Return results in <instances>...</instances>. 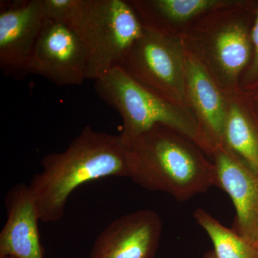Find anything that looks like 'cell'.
<instances>
[{
  "label": "cell",
  "instance_id": "obj_1",
  "mask_svg": "<svg viewBox=\"0 0 258 258\" xmlns=\"http://www.w3.org/2000/svg\"><path fill=\"white\" fill-rule=\"evenodd\" d=\"M42 170L32 176L29 189L40 221L55 222L64 216L70 195L93 180L128 177V149L120 135L86 125L60 152L42 158Z\"/></svg>",
  "mask_w": 258,
  "mask_h": 258
},
{
  "label": "cell",
  "instance_id": "obj_2",
  "mask_svg": "<svg viewBox=\"0 0 258 258\" xmlns=\"http://www.w3.org/2000/svg\"><path fill=\"white\" fill-rule=\"evenodd\" d=\"M126 144L129 178L144 189L186 202L216 184L213 162L174 129L157 125Z\"/></svg>",
  "mask_w": 258,
  "mask_h": 258
},
{
  "label": "cell",
  "instance_id": "obj_3",
  "mask_svg": "<svg viewBox=\"0 0 258 258\" xmlns=\"http://www.w3.org/2000/svg\"><path fill=\"white\" fill-rule=\"evenodd\" d=\"M45 18L61 22L80 37L88 54L87 79L118 67L143 35L137 12L123 0H42Z\"/></svg>",
  "mask_w": 258,
  "mask_h": 258
},
{
  "label": "cell",
  "instance_id": "obj_4",
  "mask_svg": "<svg viewBox=\"0 0 258 258\" xmlns=\"http://www.w3.org/2000/svg\"><path fill=\"white\" fill-rule=\"evenodd\" d=\"M94 82L97 95L121 116L120 135L125 144L153 127L162 125L187 137L205 153L212 154L215 150L195 115L151 92L120 66Z\"/></svg>",
  "mask_w": 258,
  "mask_h": 258
},
{
  "label": "cell",
  "instance_id": "obj_5",
  "mask_svg": "<svg viewBox=\"0 0 258 258\" xmlns=\"http://www.w3.org/2000/svg\"><path fill=\"white\" fill-rule=\"evenodd\" d=\"M144 26L143 35L131 47L120 67L151 92L186 108V55L181 43L167 32Z\"/></svg>",
  "mask_w": 258,
  "mask_h": 258
},
{
  "label": "cell",
  "instance_id": "obj_6",
  "mask_svg": "<svg viewBox=\"0 0 258 258\" xmlns=\"http://www.w3.org/2000/svg\"><path fill=\"white\" fill-rule=\"evenodd\" d=\"M88 54L70 27L45 19L29 60L28 74L38 75L56 86H80L87 79Z\"/></svg>",
  "mask_w": 258,
  "mask_h": 258
},
{
  "label": "cell",
  "instance_id": "obj_7",
  "mask_svg": "<svg viewBox=\"0 0 258 258\" xmlns=\"http://www.w3.org/2000/svg\"><path fill=\"white\" fill-rule=\"evenodd\" d=\"M0 69L8 77L24 79L45 16L42 0L1 2Z\"/></svg>",
  "mask_w": 258,
  "mask_h": 258
},
{
  "label": "cell",
  "instance_id": "obj_8",
  "mask_svg": "<svg viewBox=\"0 0 258 258\" xmlns=\"http://www.w3.org/2000/svg\"><path fill=\"white\" fill-rule=\"evenodd\" d=\"M212 156L215 186L229 195L235 206L232 228L258 250V174L223 144Z\"/></svg>",
  "mask_w": 258,
  "mask_h": 258
},
{
  "label": "cell",
  "instance_id": "obj_9",
  "mask_svg": "<svg viewBox=\"0 0 258 258\" xmlns=\"http://www.w3.org/2000/svg\"><path fill=\"white\" fill-rule=\"evenodd\" d=\"M162 221L157 212L140 210L120 216L101 231L89 258H154Z\"/></svg>",
  "mask_w": 258,
  "mask_h": 258
},
{
  "label": "cell",
  "instance_id": "obj_10",
  "mask_svg": "<svg viewBox=\"0 0 258 258\" xmlns=\"http://www.w3.org/2000/svg\"><path fill=\"white\" fill-rule=\"evenodd\" d=\"M257 3H245L240 15L219 28L209 42V62L224 86L237 83L252 60V30Z\"/></svg>",
  "mask_w": 258,
  "mask_h": 258
},
{
  "label": "cell",
  "instance_id": "obj_11",
  "mask_svg": "<svg viewBox=\"0 0 258 258\" xmlns=\"http://www.w3.org/2000/svg\"><path fill=\"white\" fill-rule=\"evenodd\" d=\"M5 205L8 219L0 232V258H45L28 185L18 183L10 188Z\"/></svg>",
  "mask_w": 258,
  "mask_h": 258
},
{
  "label": "cell",
  "instance_id": "obj_12",
  "mask_svg": "<svg viewBox=\"0 0 258 258\" xmlns=\"http://www.w3.org/2000/svg\"><path fill=\"white\" fill-rule=\"evenodd\" d=\"M186 100L215 149L222 145L227 108L208 69L197 57H185Z\"/></svg>",
  "mask_w": 258,
  "mask_h": 258
},
{
  "label": "cell",
  "instance_id": "obj_13",
  "mask_svg": "<svg viewBox=\"0 0 258 258\" xmlns=\"http://www.w3.org/2000/svg\"><path fill=\"white\" fill-rule=\"evenodd\" d=\"M222 144L258 174V106L246 95L227 108Z\"/></svg>",
  "mask_w": 258,
  "mask_h": 258
},
{
  "label": "cell",
  "instance_id": "obj_14",
  "mask_svg": "<svg viewBox=\"0 0 258 258\" xmlns=\"http://www.w3.org/2000/svg\"><path fill=\"white\" fill-rule=\"evenodd\" d=\"M193 217L211 240L217 258H258L257 249L233 229L222 225L206 210L197 209Z\"/></svg>",
  "mask_w": 258,
  "mask_h": 258
},
{
  "label": "cell",
  "instance_id": "obj_15",
  "mask_svg": "<svg viewBox=\"0 0 258 258\" xmlns=\"http://www.w3.org/2000/svg\"><path fill=\"white\" fill-rule=\"evenodd\" d=\"M252 60L242 76V87L246 94L253 97L258 95V2L252 30Z\"/></svg>",
  "mask_w": 258,
  "mask_h": 258
},
{
  "label": "cell",
  "instance_id": "obj_16",
  "mask_svg": "<svg viewBox=\"0 0 258 258\" xmlns=\"http://www.w3.org/2000/svg\"><path fill=\"white\" fill-rule=\"evenodd\" d=\"M203 258H217L213 250L208 251L204 254Z\"/></svg>",
  "mask_w": 258,
  "mask_h": 258
},
{
  "label": "cell",
  "instance_id": "obj_17",
  "mask_svg": "<svg viewBox=\"0 0 258 258\" xmlns=\"http://www.w3.org/2000/svg\"><path fill=\"white\" fill-rule=\"evenodd\" d=\"M253 98H254V100H255L256 103H257L258 106V95H257V96H253Z\"/></svg>",
  "mask_w": 258,
  "mask_h": 258
},
{
  "label": "cell",
  "instance_id": "obj_18",
  "mask_svg": "<svg viewBox=\"0 0 258 258\" xmlns=\"http://www.w3.org/2000/svg\"><path fill=\"white\" fill-rule=\"evenodd\" d=\"M3 258H16V257H3Z\"/></svg>",
  "mask_w": 258,
  "mask_h": 258
}]
</instances>
